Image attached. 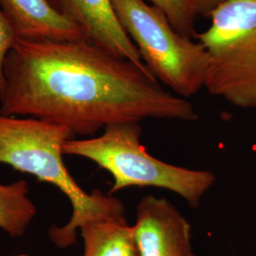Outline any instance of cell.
Masks as SVG:
<instances>
[{
  "mask_svg": "<svg viewBox=\"0 0 256 256\" xmlns=\"http://www.w3.org/2000/svg\"><path fill=\"white\" fill-rule=\"evenodd\" d=\"M0 112L62 126L88 137L147 119L194 122L192 102L152 74L88 40L18 39L4 64Z\"/></svg>",
  "mask_w": 256,
  "mask_h": 256,
  "instance_id": "cell-1",
  "label": "cell"
},
{
  "mask_svg": "<svg viewBox=\"0 0 256 256\" xmlns=\"http://www.w3.org/2000/svg\"><path fill=\"white\" fill-rule=\"evenodd\" d=\"M74 138L62 126L0 112V164L54 185L72 203L70 221L48 230L54 244L63 248L75 244L78 230L86 223L126 218L124 206L117 198L100 190L86 192L70 174L63 160V146Z\"/></svg>",
  "mask_w": 256,
  "mask_h": 256,
  "instance_id": "cell-2",
  "label": "cell"
},
{
  "mask_svg": "<svg viewBox=\"0 0 256 256\" xmlns=\"http://www.w3.org/2000/svg\"><path fill=\"white\" fill-rule=\"evenodd\" d=\"M142 132L140 122L111 124L98 137L68 140L63 153L90 160L108 171L113 178L110 194L129 187H155L174 192L190 207H198L216 182V174L150 155L140 142Z\"/></svg>",
  "mask_w": 256,
  "mask_h": 256,
  "instance_id": "cell-3",
  "label": "cell"
},
{
  "mask_svg": "<svg viewBox=\"0 0 256 256\" xmlns=\"http://www.w3.org/2000/svg\"><path fill=\"white\" fill-rule=\"evenodd\" d=\"M120 25L149 72L188 99L204 88L209 56L200 41L174 30L164 14L144 0H111Z\"/></svg>",
  "mask_w": 256,
  "mask_h": 256,
  "instance_id": "cell-4",
  "label": "cell"
},
{
  "mask_svg": "<svg viewBox=\"0 0 256 256\" xmlns=\"http://www.w3.org/2000/svg\"><path fill=\"white\" fill-rule=\"evenodd\" d=\"M196 38L209 64L204 88L236 108H256V0H227Z\"/></svg>",
  "mask_w": 256,
  "mask_h": 256,
  "instance_id": "cell-5",
  "label": "cell"
},
{
  "mask_svg": "<svg viewBox=\"0 0 256 256\" xmlns=\"http://www.w3.org/2000/svg\"><path fill=\"white\" fill-rule=\"evenodd\" d=\"M133 229L138 256H196L189 220L164 198L142 196Z\"/></svg>",
  "mask_w": 256,
  "mask_h": 256,
  "instance_id": "cell-6",
  "label": "cell"
},
{
  "mask_svg": "<svg viewBox=\"0 0 256 256\" xmlns=\"http://www.w3.org/2000/svg\"><path fill=\"white\" fill-rule=\"evenodd\" d=\"M52 6L79 28L92 44L149 70L120 23L111 0H48Z\"/></svg>",
  "mask_w": 256,
  "mask_h": 256,
  "instance_id": "cell-7",
  "label": "cell"
},
{
  "mask_svg": "<svg viewBox=\"0 0 256 256\" xmlns=\"http://www.w3.org/2000/svg\"><path fill=\"white\" fill-rule=\"evenodd\" d=\"M18 39L82 41V30L55 10L48 0H0Z\"/></svg>",
  "mask_w": 256,
  "mask_h": 256,
  "instance_id": "cell-8",
  "label": "cell"
},
{
  "mask_svg": "<svg viewBox=\"0 0 256 256\" xmlns=\"http://www.w3.org/2000/svg\"><path fill=\"white\" fill-rule=\"evenodd\" d=\"M82 256H138L133 225L126 218H104L80 228Z\"/></svg>",
  "mask_w": 256,
  "mask_h": 256,
  "instance_id": "cell-9",
  "label": "cell"
},
{
  "mask_svg": "<svg viewBox=\"0 0 256 256\" xmlns=\"http://www.w3.org/2000/svg\"><path fill=\"white\" fill-rule=\"evenodd\" d=\"M28 190L24 180L0 184V229L10 238L24 236L36 216V206L28 198Z\"/></svg>",
  "mask_w": 256,
  "mask_h": 256,
  "instance_id": "cell-10",
  "label": "cell"
},
{
  "mask_svg": "<svg viewBox=\"0 0 256 256\" xmlns=\"http://www.w3.org/2000/svg\"><path fill=\"white\" fill-rule=\"evenodd\" d=\"M160 10L174 30L189 38L198 36L194 22L198 16L196 0H148Z\"/></svg>",
  "mask_w": 256,
  "mask_h": 256,
  "instance_id": "cell-11",
  "label": "cell"
},
{
  "mask_svg": "<svg viewBox=\"0 0 256 256\" xmlns=\"http://www.w3.org/2000/svg\"><path fill=\"white\" fill-rule=\"evenodd\" d=\"M18 36L8 18L0 9V93L5 86L4 64L10 50L16 45Z\"/></svg>",
  "mask_w": 256,
  "mask_h": 256,
  "instance_id": "cell-12",
  "label": "cell"
},
{
  "mask_svg": "<svg viewBox=\"0 0 256 256\" xmlns=\"http://www.w3.org/2000/svg\"><path fill=\"white\" fill-rule=\"evenodd\" d=\"M227 0H196L198 16L210 18V14Z\"/></svg>",
  "mask_w": 256,
  "mask_h": 256,
  "instance_id": "cell-13",
  "label": "cell"
},
{
  "mask_svg": "<svg viewBox=\"0 0 256 256\" xmlns=\"http://www.w3.org/2000/svg\"><path fill=\"white\" fill-rule=\"evenodd\" d=\"M25 256V254H19V256Z\"/></svg>",
  "mask_w": 256,
  "mask_h": 256,
  "instance_id": "cell-14",
  "label": "cell"
}]
</instances>
